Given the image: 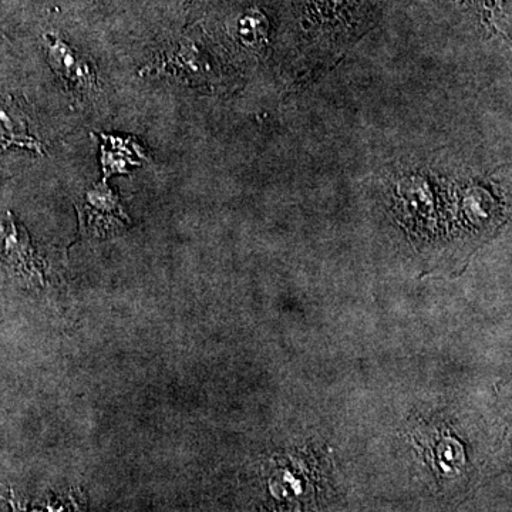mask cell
Here are the masks:
<instances>
[{"instance_id":"1","label":"cell","mask_w":512,"mask_h":512,"mask_svg":"<svg viewBox=\"0 0 512 512\" xmlns=\"http://www.w3.org/2000/svg\"><path fill=\"white\" fill-rule=\"evenodd\" d=\"M50 59L56 64L57 69L60 70V74L64 79L69 82H76L79 86H84L89 80V73H87L86 66L84 64H77V57L74 55L73 50H69V47L63 46L62 43L52 47L50 52Z\"/></svg>"}]
</instances>
